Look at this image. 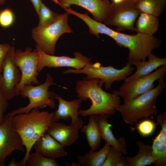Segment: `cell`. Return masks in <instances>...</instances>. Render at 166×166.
<instances>
[{"label":"cell","mask_w":166,"mask_h":166,"mask_svg":"<svg viewBox=\"0 0 166 166\" xmlns=\"http://www.w3.org/2000/svg\"><path fill=\"white\" fill-rule=\"evenodd\" d=\"M35 108L28 113H19L11 117V123L14 130L19 135L26 148L24 158L20 161L25 166L32 148L36 141L46 133L53 121V112L40 111Z\"/></svg>","instance_id":"6da1fadb"},{"label":"cell","mask_w":166,"mask_h":166,"mask_svg":"<svg viewBox=\"0 0 166 166\" xmlns=\"http://www.w3.org/2000/svg\"><path fill=\"white\" fill-rule=\"evenodd\" d=\"M99 80L98 78L83 79L77 82L75 89L77 97L83 101L89 99L92 102L88 109H80L79 114L85 117L97 114L108 118L114 114L116 108L120 105L117 90H113L112 93L105 92L99 86Z\"/></svg>","instance_id":"7a4b0ae2"},{"label":"cell","mask_w":166,"mask_h":166,"mask_svg":"<svg viewBox=\"0 0 166 166\" xmlns=\"http://www.w3.org/2000/svg\"><path fill=\"white\" fill-rule=\"evenodd\" d=\"M158 81V84L156 87L136 98L119 105L116 108L125 123L133 124L139 120L157 115L156 99L166 86L164 78Z\"/></svg>","instance_id":"3957f363"},{"label":"cell","mask_w":166,"mask_h":166,"mask_svg":"<svg viewBox=\"0 0 166 166\" xmlns=\"http://www.w3.org/2000/svg\"><path fill=\"white\" fill-rule=\"evenodd\" d=\"M112 38L120 47L128 49L127 59L130 63L134 61H145L153 50L160 46L161 42L153 35L139 32L128 35L117 31Z\"/></svg>","instance_id":"277c9868"},{"label":"cell","mask_w":166,"mask_h":166,"mask_svg":"<svg viewBox=\"0 0 166 166\" xmlns=\"http://www.w3.org/2000/svg\"><path fill=\"white\" fill-rule=\"evenodd\" d=\"M52 85H57L54 82L52 77L47 73L45 81L42 84L36 86L33 85H24L19 91V95L28 98L29 103L26 106L13 110L7 115L12 117L18 113H28L34 108L42 109L46 106L54 109L56 103L54 99L55 93L49 90V87Z\"/></svg>","instance_id":"5b68a950"},{"label":"cell","mask_w":166,"mask_h":166,"mask_svg":"<svg viewBox=\"0 0 166 166\" xmlns=\"http://www.w3.org/2000/svg\"><path fill=\"white\" fill-rule=\"evenodd\" d=\"M132 65L128 62L124 67L118 69L111 65L102 66L99 62L90 63L80 69H68L63 72V73L84 74L86 76L84 79L86 80L98 78L99 86L102 88L104 84L105 89L107 90L111 88L114 82L124 80L131 74L135 69Z\"/></svg>","instance_id":"8992f818"},{"label":"cell","mask_w":166,"mask_h":166,"mask_svg":"<svg viewBox=\"0 0 166 166\" xmlns=\"http://www.w3.org/2000/svg\"><path fill=\"white\" fill-rule=\"evenodd\" d=\"M69 14H60L54 23L41 28L37 27L31 31L32 38L40 49L49 55H54L55 46L59 38L65 33L73 32L68 24Z\"/></svg>","instance_id":"52a82bcc"},{"label":"cell","mask_w":166,"mask_h":166,"mask_svg":"<svg viewBox=\"0 0 166 166\" xmlns=\"http://www.w3.org/2000/svg\"><path fill=\"white\" fill-rule=\"evenodd\" d=\"M39 59L38 53L35 49L33 51L32 48L27 47L24 51L15 50L14 62L22 74L20 82L14 88L16 96L19 95V91L24 85L40 84L37 77L38 73L37 66Z\"/></svg>","instance_id":"ba28073f"},{"label":"cell","mask_w":166,"mask_h":166,"mask_svg":"<svg viewBox=\"0 0 166 166\" xmlns=\"http://www.w3.org/2000/svg\"><path fill=\"white\" fill-rule=\"evenodd\" d=\"M166 72L165 65L148 74L124 82L117 90L118 95L123 98L124 103L127 102L154 88V82L164 78Z\"/></svg>","instance_id":"9c48e42d"},{"label":"cell","mask_w":166,"mask_h":166,"mask_svg":"<svg viewBox=\"0 0 166 166\" xmlns=\"http://www.w3.org/2000/svg\"><path fill=\"white\" fill-rule=\"evenodd\" d=\"M113 11L104 22L105 24L114 26L117 31L129 30L136 32L134 24L140 12L132 0H123L111 3Z\"/></svg>","instance_id":"30bf717a"},{"label":"cell","mask_w":166,"mask_h":166,"mask_svg":"<svg viewBox=\"0 0 166 166\" xmlns=\"http://www.w3.org/2000/svg\"><path fill=\"white\" fill-rule=\"evenodd\" d=\"M35 49L39 56L37 66L38 73L45 67L49 68L69 67L78 70L91 63V58L83 55L80 52H75L73 54L74 57H71L65 56L49 55L43 51L37 45Z\"/></svg>","instance_id":"8fae6325"},{"label":"cell","mask_w":166,"mask_h":166,"mask_svg":"<svg viewBox=\"0 0 166 166\" xmlns=\"http://www.w3.org/2000/svg\"><path fill=\"white\" fill-rule=\"evenodd\" d=\"M15 48L11 46L4 59L2 64V74L0 89L8 100L16 96L15 86L21 80V72L14 61Z\"/></svg>","instance_id":"7c38bea8"},{"label":"cell","mask_w":166,"mask_h":166,"mask_svg":"<svg viewBox=\"0 0 166 166\" xmlns=\"http://www.w3.org/2000/svg\"><path fill=\"white\" fill-rule=\"evenodd\" d=\"M11 117L6 115L0 125V166H5L6 157L13 151H25L21 138L13 127Z\"/></svg>","instance_id":"4fadbf2b"},{"label":"cell","mask_w":166,"mask_h":166,"mask_svg":"<svg viewBox=\"0 0 166 166\" xmlns=\"http://www.w3.org/2000/svg\"><path fill=\"white\" fill-rule=\"evenodd\" d=\"M62 7L70 8L75 5L86 9L93 15L94 19L102 23L112 13L111 3L108 0H52Z\"/></svg>","instance_id":"5bb4252c"},{"label":"cell","mask_w":166,"mask_h":166,"mask_svg":"<svg viewBox=\"0 0 166 166\" xmlns=\"http://www.w3.org/2000/svg\"><path fill=\"white\" fill-rule=\"evenodd\" d=\"M54 99L58 101V108L53 112V121L57 122L60 120L68 121L71 119V124L78 129L82 128L83 121L79 117V109L83 101L79 98L70 101H66L55 93Z\"/></svg>","instance_id":"9a60e30c"},{"label":"cell","mask_w":166,"mask_h":166,"mask_svg":"<svg viewBox=\"0 0 166 166\" xmlns=\"http://www.w3.org/2000/svg\"><path fill=\"white\" fill-rule=\"evenodd\" d=\"M64 147L47 133L41 136L34 145V149L40 155L55 159L66 156Z\"/></svg>","instance_id":"2e32d148"},{"label":"cell","mask_w":166,"mask_h":166,"mask_svg":"<svg viewBox=\"0 0 166 166\" xmlns=\"http://www.w3.org/2000/svg\"><path fill=\"white\" fill-rule=\"evenodd\" d=\"M78 129L70 124L66 125L53 121L46 132L49 134L64 148L71 145L77 139Z\"/></svg>","instance_id":"e0dca14e"},{"label":"cell","mask_w":166,"mask_h":166,"mask_svg":"<svg viewBox=\"0 0 166 166\" xmlns=\"http://www.w3.org/2000/svg\"><path fill=\"white\" fill-rule=\"evenodd\" d=\"M161 129L153 140L152 146L156 158L154 165L156 166H165L166 165V113L164 112L157 117V123Z\"/></svg>","instance_id":"ac0fdd59"},{"label":"cell","mask_w":166,"mask_h":166,"mask_svg":"<svg viewBox=\"0 0 166 166\" xmlns=\"http://www.w3.org/2000/svg\"><path fill=\"white\" fill-rule=\"evenodd\" d=\"M148 61H134L131 63L136 68V72L131 76L127 77L124 82H127L134 80L141 76L147 75L157 69L159 67L166 65V58H160L152 53L148 56Z\"/></svg>","instance_id":"d6986e66"},{"label":"cell","mask_w":166,"mask_h":166,"mask_svg":"<svg viewBox=\"0 0 166 166\" xmlns=\"http://www.w3.org/2000/svg\"><path fill=\"white\" fill-rule=\"evenodd\" d=\"M107 119L103 115H99V124L102 139L112 147L126 155L127 145L125 139L123 137L117 139L115 138L110 128L111 125Z\"/></svg>","instance_id":"ffe728a7"},{"label":"cell","mask_w":166,"mask_h":166,"mask_svg":"<svg viewBox=\"0 0 166 166\" xmlns=\"http://www.w3.org/2000/svg\"><path fill=\"white\" fill-rule=\"evenodd\" d=\"M139 149L137 154L133 157H123L127 166H145L154 164L156 161L152 146L145 144L141 140L137 141Z\"/></svg>","instance_id":"44dd1931"},{"label":"cell","mask_w":166,"mask_h":166,"mask_svg":"<svg viewBox=\"0 0 166 166\" xmlns=\"http://www.w3.org/2000/svg\"><path fill=\"white\" fill-rule=\"evenodd\" d=\"M62 8L69 14L75 15L84 21L89 28V33L98 38L100 34H106L112 38L117 32L108 27L105 24L91 18L87 12L85 14H82L70 8Z\"/></svg>","instance_id":"7402d4cb"},{"label":"cell","mask_w":166,"mask_h":166,"mask_svg":"<svg viewBox=\"0 0 166 166\" xmlns=\"http://www.w3.org/2000/svg\"><path fill=\"white\" fill-rule=\"evenodd\" d=\"M88 124L81 128V131L85 134L90 150H96L99 148L102 139L99 124V115L90 114Z\"/></svg>","instance_id":"603a6c76"},{"label":"cell","mask_w":166,"mask_h":166,"mask_svg":"<svg viewBox=\"0 0 166 166\" xmlns=\"http://www.w3.org/2000/svg\"><path fill=\"white\" fill-rule=\"evenodd\" d=\"M112 146L105 143L99 151L90 150L83 156L79 155L77 165L82 166H102Z\"/></svg>","instance_id":"cb8c5ba5"},{"label":"cell","mask_w":166,"mask_h":166,"mask_svg":"<svg viewBox=\"0 0 166 166\" xmlns=\"http://www.w3.org/2000/svg\"><path fill=\"white\" fill-rule=\"evenodd\" d=\"M137 20L136 32L150 35L156 33L159 26V19L155 15L140 12Z\"/></svg>","instance_id":"d4e9b609"},{"label":"cell","mask_w":166,"mask_h":166,"mask_svg":"<svg viewBox=\"0 0 166 166\" xmlns=\"http://www.w3.org/2000/svg\"><path fill=\"white\" fill-rule=\"evenodd\" d=\"M135 4L140 12L158 17L165 9L166 0H138Z\"/></svg>","instance_id":"484cf974"},{"label":"cell","mask_w":166,"mask_h":166,"mask_svg":"<svg viewBox=\"0 0 166 166\" xmlns=\"http://www.w3.org/2000/svg\"><path fill=\"white\" fill-rule=\"evenodd\" d=\"M39 21L37 26L41 28L48 26L55 22L58 18V14L52 11L42 2L38 14Z\"/></svg>","instance_id":"4316f807"},{"label":"cell","mask_w":166,"mask_h":166,"mask_svg":"<svg viewBox=\"0 0 166 166\" xmlns=\"http://www.w3.org/2000/svg\"><path fill=\"white\" fill-rule=\"evenodd\" d=\"M26 163L28 166H59L55 159L46 157L35 152L30 155Z\"/></svg>","instance_id":"83f0119b"},{"label":"cell","mask_w":166,"mask_h":166,"mask_svg":"<svg viewBox=\"0 0 166 166\" xmlns=\"http://www.w3.org/2000/svg\"><path fill=\"white\" fill-rule=\"evenodd\" d=\"M156 125V124L152 120H145L137 124L136 128L142 136H147L152 134L155 130Z\"/></svg>","instance_id":"f1b7e54d"},{"label":"cell","mask_w":166,"mask_h":166,"mask_svg":"<svg viewBox=\"0 0 166 166\" xmlns=\"http://www.w3.org/2000/svg\"><path fill=\"white\" fill-rule=\"evenodd\" d=\"M14 16L10 9L6 8L0 12V26L4 28L11 26L14 22Z\"/></svg>","instance_id":"f546056e"},{"label":"cell","mask_w":166,"mask_h":166,"mask_svg":"<svg viewBox=\"0 0 166 166\" xmlns=\"http://www.w3.org/2000/svg\"><path fill=\"white\" fill-rule=\"evenodd\" d=\"M122 153L112 147L102 166H116Z\"/></svg>","instance_id":"4dcf8cb0"},{"label":"cell","mask_w":166,"mask_h":166,"mask_svg":"<svg viewBox=\"0 0 166 166\" xmlns=\"http://www.w3.org/2000/svg\"><path fill=\"white\" fill-rule=\"evenodd\" d=\"M8 100L6 99L0 89V125L4 121V114L9 106Z\"/></svg>","instance_id":"1f68e13d"},{"label":"cell","mask_w":166,"mask_h":166,"mask_svg":"<svg viewBox=\"0 0 166 166\" xmlns=\"http://www.w3.org/2000/svg\"><path fill=\"white\" fill-rule=\"evenodd\" d=\"M11 46L7 43L0 44V73H2L3 61Z\"/></svg>","instance_id":"d6a6232c"},{"label":"cell","mask_w":166,"mask_h":166,"mask_svg":"<svg viewBox=\"0 0 166 166\" xmlns=\"http://www.w3.org/2000/svg\"><path fill=\"white\" fill-rule=\"evenodd\" d=\"M32 3L34 9L38 14L39 11L41 4L42 2L41 0H30Z\"/></svg>","instance_id":"836d02e7"},{"label":"cell","mask_w":166,"mask_h":166,"mask_svg":"<svg viewBox=\"0 0 166 166\" xmlns=\"http://www.w3.org/2000/svg\"><path fill=\"white\" fill-rule=\"evenodd\" d=\"M116 166H127V164L123 158L121 156L117 163Z\"/></svg>","instance_id":"e575fe53"},{"label":"cell","mask_w":166,"mask_h":166,"mask_svg":"<svg viewBox=\"0 0 166 166\" xmlns=\"http://www.w3.org/2000/svg\"><path fill=\"white\" fill-rule=\"evenodd\" d=\"M9 166H22L20 162L17 161L15 159H12L10 164L8 165Z\"/></svg>","instance_id":"d590c367"},{"label":"cell","mask_w":166,"mask_h":166,"mask_svg":"<svg viewBox=\"0 0 166 166\" xmlns=\"http://www.w3.org/2000/svg\"><path fill=\"white\" fill-rule=\"evenodd\" d=\"M123 0H113V2L115 3H117L122 1Z\"/></svg>","instance_id":"8d00e7d4"},{"label":"cell","mask_w":166,"mask_h":166,"mask_svg":"<svg viewBox=\"0 0 166 166\" xmlns=\"http://www.w3.org/2000/svg\"><path fill=\"white\" fill-rule=\"evenodd\" d=\"M5 3V0H0V5H3Z\"/></svg>","instance_id":"74e56055"},{"label":"cell","mask_w":166,"mask_h":166,"mask_svg":"<svg viewBox=\"0 0 166 166\" xmlns=\"http://www.w3.org/2000/svg\"><path fill=\"white\" fill-rule=\"evenodd\" d=\"M2 76V73H0V85Z\"/></svg>","instance_id":"f35d334b"},{"label":"cell","mask_w":166,"mask_h":166,"mask_svg":"<svg viewBox=\"0 0 166 166\" xmlns=\"http://www.w3.org/2000/svg\"><path fill=\"white\" fill-rule=\"evenodd\" d=\"M134 2H135V3L138 0H132Z\"/></svg>","instance_id":"ab89813d"},{"label":"cell","mask_w":166,"mask_h":166,"mask_svg":"<svg viewBox=\"0 0 166 166\" xmlns=\"http://www.w3.org/2000/svg\"><path fill=\"white\" fill-rule=\"evenodd\" d=\"M2 11V10H0V12H1V11Z\"/></svg>","instance_id":"60d3db41"}]
</instances>
